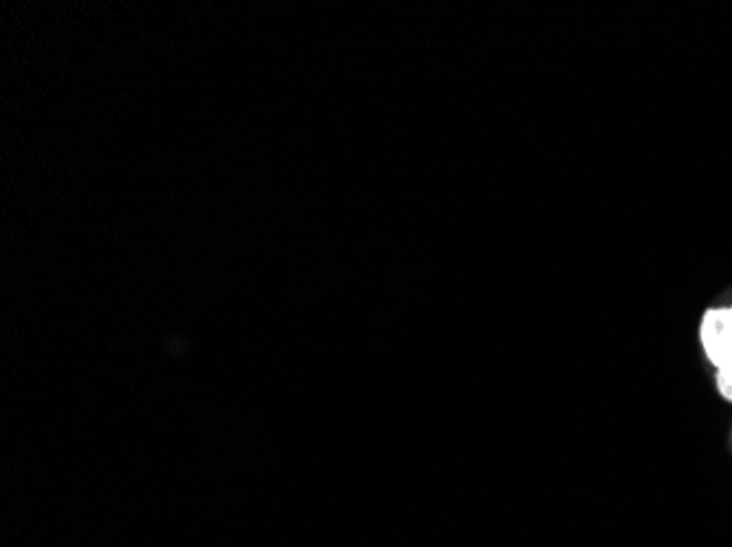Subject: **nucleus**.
Returning a JSON list of instances; mask_svg holds the SVG:
<instances>
[{
	"label": "nucleus",
	"instance_id": "2",
	"mask_svg": "<svg viewBox=\"0 0 732 547\" xmlns=\"http://www.w3.org/2000/svg\"><path fill=\"white\" fill-rule=\"evenodd\" d=\"M715 384H718V391L720 394L731 401L732 403V371H718L715 375Z\"/></svg>",
	"mask_w": 732,
	"mask_h": 547
},
{
	"label": "nucleus",
	"instance_id": "1",
	"mask_svg": "<svg viewBox=\"0 0 732 547\" xmlns=\"http://www.w3.org/2000/svg\"><path fill=\"white\" fill-rule=\"evenodd\" d=\"M700 342L715 371H732V317L729 307H711L700 322Z\"/></svg>",
	"mask_w": 732,
	"mask_h": 547
},
{
	"label": "nucleus",
	"instance_id": "3",
	"mask_svg": "<svg viewBox=\"0 0 732 547\" xmlns=\"http://www.w3.org/2000/svg\"><path fill=\"white\" fill-rule=\"evenodd\" d=\"M729 312H731V317H732V305L729 307Z\"/></svg>",
	"mask_w": 732,
	"mask_h": 547
}]
</instances>
